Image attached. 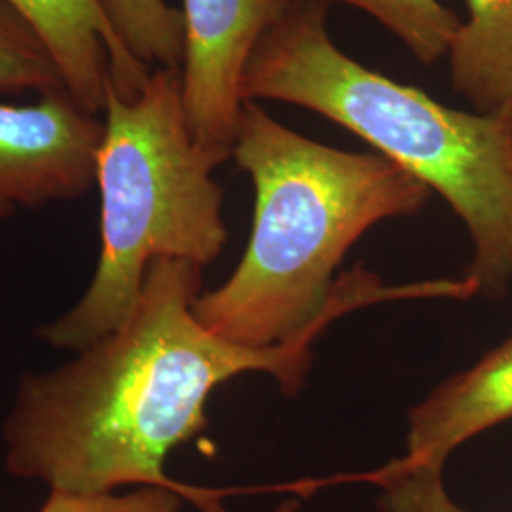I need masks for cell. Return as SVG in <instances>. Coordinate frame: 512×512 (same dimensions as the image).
Wrapping results in <instances>:
<instances>
[{
    "instance_id": "1",
    "label": "cell",
    "mask_w": 512,
    "mask_h": 512,
    "mask_svg": "<svg viewBox=\"0 0 512 512\" xmlns=\"http://www.w3.org/2000/svg\"><path fill=\"white\" fill-rule=\"evenodd\" d=\"M202 293V266L160 258L118 329L61 365L21 374L2 421L8 475L71 494L156 486L194 503L211 494L173 482L167 456L202 433L209 397L236 376L270 374L294 397L330 323L274 346H241L200 323Z\"/></svg>"
},
{
    "instance_id": "2",
    "label": "cell",
    "mask_w": 512,
    "mask_h": 512,
    "mask_svg": "<svg viewBox=\"0 0 512 512\" xmlns=\"http://www.w3.org/2000/svg\"><path fill=\"white\" fill-rule=\"evenodd\" d=\"M232 158L255 188L251 238L232 275L194 302L200 323L220 338L266 348L384 300L475 296L465 277L385 287L357 266L334 279L372 226L416 215L431 196L384 156L321 145L245 101Z\"/></svg>"
},
{
    "instance_id": "3",
    "label": "cell",
    "mask_w": 512,
    "mask_h": 512,
    "mask_svg": "<svg viewBox=\"0 0 512 512\" xmlns=\"http://www.w3.org/2000/svg\"><path fill=\"white\" fill-rule=\"evenodd\" d=\"M327 10L289 4L256 44L243 101L313 110L437 192L471 236L465 277L478 294L503 296L512 279V109H452L368 69L332 42Z\"/></svg>"
},
{
    "instance_id": "4",
    "label": "cell",
    "mask_w": 512,
    "mask_h": 512,
    "mask_svg": "<svg viewBox=\"0 0 512 512\" xmlns=\"http://www.w3.org/2000/svg\"><path fill=\"white\" fill-rule=\"evenodd\" d=\"M219 165L190 131L181 71H152L133 97L109 82L95 160L97 266L82 296L35 338L76 353L128 319L156 260L213 264L228 241L224 194L213 177Z\"/></svg>"
},
{
    "instance_id": "5",
    "label": "cell",
    "mask_w": 512,
    "mask_h": 512,
    "mask_svg": "<svg viewBox=\"0 0 512 512\" xmlns=\"http://www.w3.org/2000/svg\"><path fill=\"white\" fill-rule=\"evenodd\" d=\"M291 0H183L181 92L196 143L232 158L243 109L241 80L258 40Z\"/></svg>"
},
{
    "instance_id": "6",
    "label": "cell",
    "mask_w": 512,
    "mask_h": 512,
    "mask_svg": "<svg viewBox=\"0 0 512 512\" xmlns=\"http://www.w3.org/2000/svg\"><path fill=\"white\" fill-rule=\"evenodd\" d=\"M101 137L103 120L69 93L0 103V220L80 200L95 186Z\"/></svg>"
},
{
    "instance_id": "7",
    "label": "cell",
    "mask_w": 512,
    "mask_h": 512,
    "mask_svg": "<svg viewBox=\"0 0 512 512\" xmlns=\"http://www.w3.org/2000/svg\"><path fill=\"white\" fill-rule=\"evenodd\" d=\"M54 55L65 90L74 103L99 116L107 86L124 97L143 90L152 71L124 46L101 0H6Z\"/></svg>"
},
{
    "instance_id": "8",
    "label": "cell",
    "mask_w": 512,
    "mask_h": 512,
    "mask_svg": "<svg viewBox=\"0 0 512 512\" xmlns=\"http://www.w3.org/2000/svg\"><path fill=\"white\" fill-rule=\"evenodd\" d=\"M512 420V332L478 363L437 385L408 416L406 456L444 467L461 444Z\"/></svg>"
},
{
    "instance_id": "9",
    "label": "cell",
    "mask_w": 512,
    "mask_h": 512,
    "mask_svg": "<svg viewBox=\"0 0 512 512\" xmlns=\"http://www.w3.org/2000/svg\"><path fill=\"white\" fill-rule=\"evenodd\" d=\"M448 50L452 88L476 112L512 109V0H465Z\"/></svg>"
},
{
    "instance_id": "10",
    "label": "cell",
    "mask_w": 512,
    "mask_h": 512,
    "mask_svg": "<svg viewBox=\"0 0 512 512\" xmlns=\"http://www.w3.org/2000/svg\"><path fill=\"white\" fill-rule=\"evenodd\" d=\"M124 46L150 71H181L184 21L165 0H101Z\"/></svg>"
},
{
    "instance_id": "11",
    "label": "cell",
    "mask_w": 512,
    "mask_h": 512,
    "mask_svg": "<svg viewBox=\"0 0 512 512\" xmlns=\"http://www.w3.org/2000/svg\"><path fill=\"white\" fill-rule=\"evenodd\" d=\"M302 2V0H291ZM344 2L366 12L403 42L423 65L448 54L461 18L440 0H304Z\"/></svg>"
},
{
    "instance_id": "12",
    "label": "cell",
    "mask_w": 512,
    "mask_h": 512,
    "mask_svg": "<svg viewBox=\"0 0 512 512\" xmlns=\"http://www.w3.org/2000/svg\"><path fill=\"white\" fill-rule=\"evenodd\" d=\"M67 93L54 55L37 29L0 0V93Z\"/></svg>"
},
{
    "instance_id": "13",
    "label": "cell",
    "mask_w": 512,
    "mask_h": 512,
    "mask_svg": "<svg viewBox=\"0 0 512 512\" xmlns=\"http://www.w3.org/2000/svg\"><path fill=\"white\" fill-rule=\"evenodd\" d=\"M439 465L397 459L374 476L380 486V512H471L448 495Z\"/></svg>"
},
{
    "instance_id": "14",
    "label": "cell",
    "mask_w": 512,
    "mask_h": 512,
    "mask_svg": "<svg viewBox=\"0 0 512 512\" xmlns=\"http://www.w3.org/2000/svg\"><path fill=\"white\" fill-rule=\"evenodd\" d=\"M183 492L141 486L131 492L112 494H71L50 492L38 512H184Z\"/></svg>"
},
{
    "instance_id": "15",
    "label": "cell",
    "mask_w": 512,
    "mask_h": 512,
    "mask_svg": "<svg viewBox=\"0 0 512 512\" xmlns=\"http://www.w3.org/2000/svg\"><path fill=\"white\" fill-rule=\"evenodd\" d=\"M196 505H198L200 512H228L224 507H222V503H220L217 494H213V492L209 495H205L202 501H198ZM298 507H300V505H298V501L289 499V501L281 503V505L272 512H298Z\"/></svg>"
}]
</instances>
